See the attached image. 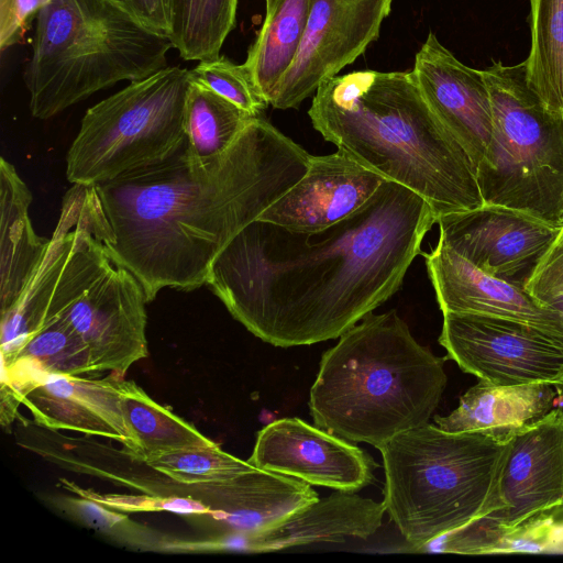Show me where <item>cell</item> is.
<instances>
[{"label": "cell", "mask_w": 563, "mask_h": 563, "mask_svg": "<svg viewBox=\"0 0 563 563\" xmlns=\"http://www.w3.org/2000/svg\"><path fill=\"white\" fill-rule=\"evenodd\" d=\"M98 199L82 194L65 203L47 252L25 289L38 325L63 319L89 350L95 373L122 376L147 356V303L139 280L106 246Z\"/></svg>", "instance_id": "obj_5"}, {"label": "cell", "mask_w": 563, "mask_h": 563, "mask_svg": "<svg viewBox=\"0 0 563 563\" xmlns=\"http://www.w3.org/2000/svg\"><path fill=\"white\" fill-rule=\"evenodd\" d=\"M563 404L560 384L495 385L485 380L468 388L448 416L434 424L448 432H478L511 439Z\"/></svg>", "instance_id": "obj_20"}, {"label": "cell", "mask_w": 563, "mask_h": 563, "mask_svg": "<svg viewBox=\"0 0 563 563\" xmlns=\"http://www.w3.org/2000/svg\"><path fill=\"white\" fill-rule=\"evenodd\" d=\"M55 503L74 520L125 545L158 550L167 544L156 532L112 510L111 507H104L93 498L63 496Z\"/></svg>", "instance_id": "obj_29"}, {"label": "cell", "mask_w": 563, "mask_h": 563, "mask_svg": "<svg viewBox=\"0 0 563 563\" xmlns=\"http://www.w3.org/2000/svg\"><path fill=\"white\" fill-rule=\"evenodd\" d=\"M123 418L134 457H148L187 448L217 445L192 424L153 400L132 380H120Z\"/></svg>", "instance_id": "obj_23"}, {"label": "cell", "mask_w": 563, "mask_h": 563, "mask_svg": "<svg viewBox=\"0 0 563 563\" xmlns=\"http://www.w3.org/2000/svg\"><path fill=\"white\" fill-rule=\"evenodd\" d=\"M189 73L191 79L205 85L253 117H260L269 106L258 91L245 65L235 64L223 55L199 62Z\"/></svg>", "instance_id": "obj_30"}, {"label": "cell", "mask_w": 563, "mask_h": 563, "mask_svg": "<svg viewBox=\"0 0 563 563\" xmlns=\"http://www.w3.org/2000/svg\"><path fill=\"white\" fill-rule=\"evenodd\" d=\"M562 406L512 438L500 481L506 508L492 512L506 528L563 516Z\"/></svg>", "instance_id": "obj_15"}, {"label": "cell", "mask_w": 563, "mask_h": 563, "mask_svg": "<svg viewBox=\"0 0 563 563\" xmlns=\"http://www.w3.org/2000/svg\"><path fill=\"white\" fill-rule=\"evenodd\" d=\"M393 0H311L298 54L271 104L298 108L325 80L338 76L377 40Z\"/></svg>", "instance_id": "obj_11"}, {"label": "cell", "mask_w": 563, "mask_h": 563, "mask_svg": "<svg viewBox=\"0 0 563 563\" xmlns=\"http://www.w3.org/2000/svg\"><path fill=\"white\" fill-rule=\"evenodd\" d=\"M411 73L427 104L476 172L493 133L492 100L482 70L463 64L430 31L416 53Z\"/></svg>", "instance_id": "obj_14"}, {"label": "cell", "mask_w": 563, "mask_h": 563, "mask_svg": "<svg viewBox=\"0 0 563 563\" xmlns=\"http://www.w3.org/2000/svg\"><path fill=\"white\" fill-rule=\"evenodd\" d=\"M445 358L421 345L396 310L367 313L321 357L309 394L314 426L378 449L429 423L446 386Z\"/></svg>", "instance_id": "obj_4"}, {"label": "cell", "mask_w": 563, "mask_h": 563, "mask_svg": "<svg viewBox=\"0 0 563 563\" xmlns=\"http://www.w3.org/2000/svg\"><path fill=\"white\" fill-rule=\"evenodd\" d=\"M530 87L552 110L563 112V0H530Z\"/></svg>", "instance_id": "obj_25"}, {"label": "cell", "mask_w": 563, "mask_h": 563, "mask_svg": "<svg viewBox=\"0 0 563 563\" xmlns=\"http://www.w3.org/2000/svg\"><path fill=\"white\" fill-rule=\"evenodd\" d=\"M48 0H0V49L22 41L33 19Z\"/></svg>", "instance_id": "obj_32"}, {"label": "cell", "mask_w": 563, "mask_h": 563, "mask_svg": "<svg viewBox=\"0 0 563 563\" xmlns=\"http://www.w3.org/2000/svg\"><path fill=\"white\" fill-rule=\"evenodd\" d=\"M190 73L167 66L89 108L66 157L73 185L95 186L156 163L186 140Z\"/></svg>", "instance_id": "obj_9"}, {"label": "cell", "mask_w": 563, "mask_h": 563, "mask_svg": "<svg viewBox=\"0 0 563 563\" xmlns=\"http://www.w3.org/2000/svg\"><path fill=\"white\" fill-rule=\"evenodd\" d=\"M559 553H563V539H562V543H561Z\"/></svg>", "instance_id": "obj_34"}, {"label": "cell", "mask_w": 563, "mask_h": 563, "mask_svg": "<svg viewBox=\"0 0 563 563\" xmlns=\"http://www.w3.org/2000/svg\"><path fill=\"white\" fill-rule=\"evenodd\" d=\"M434 223L421 196L386 179L360 210L323 230L254 220L214 258L206 285L274 346L338 339L399 290Z\"/></svg>", "instance_id": "obj_1"}, {"label": "cell", "mask_w": 563, "mask_h": 563, "mask_svg": "<svg viewBox=\"0 0 563 563\" xmlns=\"http://www.w3.org/2000/svg\"><path fill=\"white\" fill-rule=\"evenodd\" d=\"M523 288L543 305L555 309L563 321V241L559 235L527 277Z\"/></svg>", "instance_id": "obj_31"}, {"label": "cell", "mask_w": 563, "mask_h": 563, "mask_svg": "<svg viewBox=\"0 0 563 563\" xmlns=\"http://www.w3.org/2000/svg\"><path fill=\"white\" fill-rule=\"evenodd\" d=\"M561 388H562V391H563V383L560 384ZM563 407V406H562Z\"/></svg>", "instance_id": "obj_35"}, {"label": "cell", "mask_w": 563, "mask_h": 563, "mask_svg": "<svg viewBox=\"0 0 563 563\" xmlns=\"http://www.w3.org/2000/svg\"><path fill=\"white\" fill-rule=\"evenodd\" d=\"M311 155L263 117L209 161L185 142L169 156L95 185L110 256L147 303L206 285L214 258L307 172Z\"/></svg>", "instance_id": "obj_2"}, {"label": "cell", "mask_w": 563, "mask_h": 563, "mask_svg": "<svg viewBox=\"0 0 563 563\" xmlns=\"http://www.w3.org/2000/svg\"><path fill=\"white\" fill-rule=\"evenodd\" d=\"M145 463L181 484H217L233 479L255 468L220 449L196 446L148 457Z\"/></svg>", "instance_id": "obj_28"}, {"label": "cell", "mask_w": 563, "mask_h": 563, "mask_svg": "<svg viewBox=\"0 0 563 563\" xmlns=\"http://www.w3.org/2000/svg\"><path fill=\"white\" fill-rule=\"evenodd\" d=\"M119 384L114 378L47 374L11 385L38 424L109 438L131 451Z\"/></svg>", "instance_id": "obj_18"}, {"label": "cell", "mask_w": 563, "mask_h": 563, "mask_svg": "<svg viewBox=\"0 0 563 563\" xmlns=\"http://www.w3.org/2000/svg\"><path fill=\"white\" fill-rule=\"evenodd\" d=\"M439 240L481 271L520 285L562 227L514 208L488 205L438 218Z\"/></svg>", "instance_id": "obj_12"}, {"label": "cell", "mask_w": 563, "mask_h": 563, "mask_svg": "<svg viewBox=\"0 0 563 563\" xmlns=\"http://www.w3.org/2000/svg\"><path fill=\"white\" fill-rule=\"evenodd\" d=\"M238 0H172L170 42L185 60L220 55L235 26Z\"/></svg>", "instance_id": "obj_27"}, {"label": "cell", "mask_w": 563, "mask_h": 563, "mask_svg": "<svg viewBox=\"0 0 563 563\" xmlns=\"http://www.w3.org/2000/svg\"><path fill=\"white\" fill-rule=\"evenodd\" d=\"M442 313H472L528 324L563 343L561 314L522 286L492 276L438 240L422 253Z\"/></svg>", "instance_id": "obj_16"}, {"label": "cell", "mask_w": 563, "mask_h": 563, "mask_svg": "<svg viewBox=\"0 0 563 563\" xmlns=\"http://www.w3.org/2000/svg\"><path fill=\"white\" fill-rule=\"evenodd\" d=\"M512 438L426 423L377 449L385 471L383 503L411 551L506 508L500 481Z\"/></svg>", "instance_id": "obj_6"}, {"label": "cell", "mask_w": 563, "mask_h": 563, "mask_svg": "<svg viewBox=\"0 0 563 563\" xmlns=\"http://www.w3.org/2000/svg\"><path fill=\"white\" fill-rule=\"evenodd\" d=\"M35 20L23 79L31 114L41 120L167 67L173 48L113 0H48Z\"/></svg>", "instance_id": "obj_7"}, {"label": "cell", "mask_w": 563, "mask_h": 563, "mask_svg": "<svg viewBox=\"0 0 563 563\" xmlns=\"http://www.w3.org/2000/svg\"><path fill=\"white\" fill-rule=\"evenodd\" d=\"M265 5L264 22L244 65L271 104L278 84L300 48L311 0H265Z\"/></svg>", "instance_id": "obj_22"}, {"label": "cell", "mask_w": 563, "mask_h": 563, "mask_svg": "<svg viewBox=\"0 0 563 563\" xmlns=\"http://www.w3.org/2000/svg\"><path fill=\"white\" fill-rule=\"evenodd\" d=\"M2 363L5 371L26 366L34 373L35 368L32 379L47 374H96L88 347L58 317L44 320L11 354L2 356Z\"/></svg>", "instance_id": "obj_26"}, {"label": "cell", "mask_w": 563, "mask_h": 563, "mask_svg": "<svg viewBox=\"0 0 563 563\" xmlns=\"http://www.w3.org/2000/svg\"><path fill=\"white\" fill-rule=\"evenodd\" d=\"M385 180L340 150L311 155L306 174L258 219L294 231L323 230L360 210Z\"/></svg>", "instance_id": "obj_17"}, {"label": "cell", "mask_w": 563, "mask_h": 563, "mask_svg": "<svg viewBox=\"0 0 563 563\" xmlns=\"http://www.w3.org/2000/svg\"><path fill=\"white\" fill-rule=\"evenodd\" d=\"M147 30L169 38L172 0H113Z\"/></svg>", "instance_id": "obj_33"}, {"label": "cell", "mask_w": 563, "mask_h": 563, "mask_svg": "<svg viewBox=\"0 0 563 563\" xmlns=\"http://www.w3.org/2000/svg\"><path fill=\"white\" fill-rule=\"evenodd\" d=\"M247 462L312 486L349 492L369 485L377 466L350 441L299 418L278 419L260 430Z\"/></svg>", "instance_id": "obj_13"}, {"label": "cell", "mask_w": 563, "mask_h": 563, "mask_svg": "<svg viewBox=\"0 0 563 563\" xmlns=\"http://www.w3.org/2000/svg\"><path fill=\"white\" fill-rule=\"evenodd\" d=\"M493 108V133L476 178L484 203L528 212L563 227V112L530 87L525 62L482 70Z\"/></svg>", "instance_id": "obj_8"}, {"label": "cell", "mask_w": 563, "mask_h": 563, "mask_svg": "<svg viewBox=\"0 0 563 563\" xmlns=\"http://www.w3.org/2000/svg\"><path fill=\"white\" fill-rule=\"evenodd\" d=\"M32 194L15 167L0 159V303L9 310L42 263L49 239L37 235L29 208Z\"/></svg>", "instance_id": "obj_21"}, {"label": "cell", "mask_w": 563, "mask_h": 563, "mask_svg": "<svg viewBox=\"0 0 563 563\" xmlns=\"http://www.w3.org/2000/svg\"><path fill=\"white\" fill-rule=\"evenodd\" d=\"M312 126L365 167L421 196L438 218L484 205L475 167L423 99L411 70H358L322 82Z\"/></svg>", "instance_id": "obj_3"}, {"label": "cell", "mask_w": 563, "mask_h": 563, "mask_svg": "<svg viewBox=\"0 0 563 563\" xmlns=\"http://www.w3.org/2000/svg\"><path fill=\"white\" fill-rule=\"evenodd\" d=\"M385 512L384 503L355 492L336 490L265 530L242 538L239 549L267 552L313 542H343L349 537L366 539L380 528Z\"/></svg>", "instance_id": "obj_19"}, {"label": "cell", "mask_w": 563, "mask_h": 563, "mask_svg": "<svg viewBox=\"0 0 563 563\" xmlns=\"http://www.w3.org/2000/svg\"><path fill=\"white\" fill-rule=\"evenodd\" d=\"M439 343L460 368L495 385L563 383V343L522 322L443 313Z\"/></svg>", "instance_id": "obj_10"}, {"label": "cell", "mask_w": 563, "mask_h": 563, "mask_svg": "<svg viewBox=\"0 0 563 563\" xmlns=\"http://www.w3.org/2000/svg\"><path fill=\"white\" fill-rule=\"evenodd\" d=\"M253 118L190 77L184 129L194 158L209 161L225 152Z\"/></svg>", "instance_id": "obj_24"}]
</instances>
